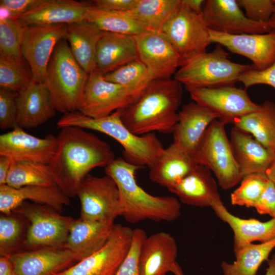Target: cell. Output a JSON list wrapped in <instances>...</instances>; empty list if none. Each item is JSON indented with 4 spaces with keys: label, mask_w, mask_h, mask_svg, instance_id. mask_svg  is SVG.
Here are the masks:
<instances>
[{
    "label": "cell",
    "mask_w": 275,
    "mask_h": 275,
    "mask_svg": "<svg viewBox=\"0 0 275 275\" xmlns=\"http://www.w3.org/2000/svg\"><path fill=\"white\" fill-rule=\"evenodd\" d=\"M139 59L133 36L102 32L95 56L96 69L99 72L105 75Z\"/></svg>",
    "instance_id": "obj_26"
},
{
    "label": "cell",
    "mask_w": 275,
    "mask_h": 275,
    "mask_svg": "<svg viewBox=\"0 0 275 275\" xmlns=\"http://www.w3.org/2000/svg\"><path fill=\"white\" fill-rule=\"evenodd\" d=\"M169 191L182 203L197 207H210L222 200L210 171L200 164Z\"/></svg>",
    "instance_id": "obj_28"
},
{
    "label": "cell",
    "mask_w": 275,
    "mask_h": 275,
    "mask_svg": "<svg viewBox=\"0 0 275 275\" xmlns=\"http://www.w3.org/2000/svg\"><path fill=\"white\" fill-rule=\"evenodd\" d=\"M138 0H96L94 5L98 8L115 12H126L133 10Z\"/></svg>",
    "instance_id": "obj_48"
},
{
    "label": "cell",
    "mask_w": 275,
    "mask_h": 275,
    "mask_svg": "<svg viewBox=\"0 0 275 275\" xmlns=\"http://www.w3.org/2000/svg\"><path fill=\"white\" fill-rule=\"evenodd\" d=\"M245 15L251 20L268 23L273 15L274 6L273 0H237Z\"/></svg>",
    "instance_id": "obj_44"
},
{
    "label": "cell",
    "mask_w": 275,
    "mask_h": 275,
    "mask_svg": "<svg viewBox=\"0 0 275 275\" xmlns=\"http://www.w3.org/2000/svg\"><path fill=\"white\" fill-rule=\"evenodd\" d=\"M105 79L135 91H142L152 80L146 66L139 59L103 75Z\"/></svg>",
    "instance_id": "obj_38"
},
{
    "label": "cell",
    "mask_w": 275,
    "mask_h": 275,
    "mask_svg": "<svg viewBox=\"0 0 275 275\" xmlns=\"http://www.w3.org/2000/svg\"><path fill=\"white\" fill-rule=\"evenodd\" d=\"M114 221L74 219L64 248L71 251L77 262L94 253L107 241Z\"/></svg>",
    "instance_id": "obj_23"
},
{
    "label": "cell",
    "mask_w": 275,
    "mask_h": 275,
    "mask_svg": "<svg viewBox=\"0 0 275 275\" xmlns=\"http://www.w3.org/2000/svg\"><path fill=\"white\" fill-rule=\"evenodd\" d=\"M14 161L8 156L0 155V185L7 184V177Z\"/></svg>",
    "instance_id": "obj_49"
},
{
    "label": "cell",
    "mask_w": 275,
    "mask_h": 275,
    "mask_svg": "<svg viewBox=\"0 0 275 275\" xmlns=\"http://www.w3.org/2000/svg\"><path fill=\"white\" fill-rule=\"evenodd\" d=\"M134 37L139 60L152 80L171 78L182 64L180 56L161 32L149 30Z\"/></svg>",
    "instance_id": "obj_15"
},
{
    "label": "cell",
    "mask_w": 275,
    "mask_h": 275,
    "mask_svg": "<svg viewBox=\"0 0 275 275\" xmlns=\"http://www.w3.org/2000/svg\"><path fill=\"white\" fill-rule=\"evenodd\" d=\"M238 81L242 82L245 89L257 85H268L275 89V61L263 70H257L252 68L244 72Z\"/></svg>",
    "instance_id": "obj_45"
},
{
    "label": "cell",
    "mask_w": 275,
    "mask_h": 275,
    "mask_svg": "<svg viewBox=\"0 0 275 275\" xmlns=\"http://www.w3.org/2000/svg\"><path fill=\"white\" fill-rule=\"evenodd\" d=\"M133 230L115 224L106 243L99 250L53 275H115L130 249Z\"/></svg>",
    "instance_id": "obj_12"
},
{
    "label": "cell",
    "mask_w": 275,
    "mask_h": 275,
    "mask_svg": "<svg viewBox=\"0 0 275 275\" xmlns=\"http://www.w3.org/2000/svg\"><path fill=\"white\" fill-rule=\"evenodd\" d=\"M66 25L23 24L21 51L34 81L45 82L47 65L54 48L61 40L65 39Z\"/></svg>",
    "instance_id": "obj_13"
},
{
    "label": "cell",
    "mask_w": 275,
    "mask_h": 275,
    "mask_svg": "<svg viewBox=\"0 0 275 275\" xmlns=\"http://www.w3.org/2000/svg\"><path fill=\"white\" fill-rule=\"evenodd\" d=\"M90 2L74 0H43L36 7L20 16L25 25L70 24L85 21Z\"/></svg>",
    "instance_id": "obj_22"
},
{
    "label": "cell",
    "mask_w": 275,
    "mask_h": 275,
    "mask_svg": "<svg viewBox=\"0 0 275 275\" xmlns=\"http://www.w3.org/2000/svg\"><path fill=\"white\" fill-rule=\"evenodd\" d=\"M0 275H16L10 256H0Z\"/></svg>",
    "instance_id": "obj_50"
},
{
    "label": "cell",
    "mask_w": 275,
    "mask_h": 275,
    "mask_svg": "<svg viewBox=\"0 0 275 275\" xmlns=\"http://www.w3.org/2000/svg\"><path fill=\"white\" fill-rule=\"evenodd\" d=\"M268 181L264 173H254L244 176L240 181V186L231 194V204L254 208Z\"/></svg>",
    "instance_id": "obj_40"
},
{
    "label": "cell",
    "mask_w": 275,
    "mask_h": 275,
    "mask_svg": "<svg viewBox=\"0 0 275 275\" xmlns=\"http://www.w3.org/2000/svg\"><path fill=\"white\" fill-rule=\"evenodd\" d=\"M147 237L142 229L133 230L130 249L115 275H140L139 257L142 244Z\"/></svg>",
    "instance_id": "obj_42"
},
{
    "label": "cell",
    "mask_w": 275,
    "mask_h": 275,
    "mask_svg": "<svg viewBox=\"0 0 275 275\" xmlns=\"http://www.w3.org/2000/svg\"><path fill=\"white\" fill-rule=\"evenodd\" d=\"M171 272L174 275H184L181 267L177 262L172 266Z\"/></svg>",
    "instance_id": "obj_54"
},
{
    "label": "cell",
    "mask_w": 275,
    "mask_h": 275,
    "mask_svg": "<svg viewBox=\"0 0 275 275\" xmlns=\"http://www.w3.org/2000/svg\"><path fill=\"white\" fill-rule=\"evenodd\" d=\"M195 102L205 107L219 116V120L227 124L235 119L252 113L259 104L250 98L245 89L234 85L187 90Z\"/></svg>",
    "instance_id": "obj_14"
},
{
    "label": "cell",
    "mask_w": 275,
    "mask_h": 275,
    "mask_svg": "<svg viewBox=\"0 0 275 275\" xmlns=\"http://www.w3.org/2000/svg\"><path fill=\"white\" fill-rule=\"evenodd\" d=\"M178 247L169 233L159 232L147 237L140 251V275H167L176 263Z\"/></svg>",
    "instance_id": "obj_25"
},
{
    "label": "cell",
    "mask_w": 275,
    "mask_h": 275,
    "mask_svg": "<svg viewBox=\"0 0 275 275\" xmlns=\"http://www.w3.org/2000/svg\"><path fill=\"white\" fill-rule=\"evenodd\" d=\"M12 212L29 223L24 244L27 250L64 248L73 218L61 214L49 206L26 201Z\"/></svg>",
    "instance_id": "obj_8"
},
{
    "label": "cell",
    "mask_w": 275,
    "mask_h": 275,
    "mask_svg": "<svg viewBox=\"0 0 275 275\" xmlns=\"http://www.w3.org/2000/svg\"><path fill=\"white\" fill-rule=\"evenodd\" d=\"M58 148L49 164L57 185L69 197L76 196L79 185L93 169L105 167L115 159L109 145L85 129L60 128Z\"/></svg>",
    "instance_id": "obj_1"
},
{
    "label": "cell",
    "mask_w": 275,
    "mask_h": 275,
    "mask_svg": "<svg viewBox=\"0 0 275 275\" xmlns=\"http://www.w3.org/2000/svg\"><path fill=\"white\" fill-rule=\"evenodd\" d=\"M18 93L0 89V128L2 130L18 127L16 97Z\"/></svg>",
    "instance_id": "obj_43"
},
{
    "label": "cell",
    "mask_w": 275,
    "mask_h": 275,
    "mask_svg": "<svg viewBox=\"0 0 275 275\" xmlns=\"http://www.w3.org/2000/svg\"><path fill=\"white\" fill-rule=\"evenodd\" d=\"M43 1V0H1L0 7L8 10L12 15L13 19H17L20 16L36 7Z\"/></svg>",
    "instance_id": "obj_47"
},
{
    "label": "cell",
    "mask_w": 275,
    "mask_h": 275,
    "mask_svg": "<svg viewBox=\"0 0 275 275\" xmlns=\"http://www.w3.org/2000/svg\"><path fill=\"white\" fill-rule=\"evenodd\" d=\"M26 200L49 206L58 211L70 203V197L57 185H26L19 188L7 184L0 185V211L2 214H11Z\"/></svg>",
    "instance_id": "obj_24"
},
{
    "label": "cell",
    "mask_w": 275,
    "mask_h": 275,
    "mask_svg": "<svg viewBox=\"0 0 275 275\" xmlns=\"http://www.w3.org/2000/svg\"><path fill=\"white\" fill-rule=\"evenodd\" d=\"M33 80L25 64L0 54V89L18 93Z\"/></svg>",
    "instance_id": "obj_41"
},
{
    "label": "cell",
    "mask_w": 275,
    "mask_h": 275,
    "mask_svg": "<svg viewBox=\"0 0 275 275\" xmlns=\"http://www.w3.org/2000/svg\"><path fill=\"white\" fill-rule=\"evenodd\" d=\"M205 1L203 0H182V2L192 11L202 14L203 8Z\"/></svg>",
    "instance_id": "obj_51"
},
{
    "label": "cell",
    "mask_w": 275,
    "mask_h": 275,
    "mask_svg": "<svg viewBox=\"0 0 275 275\" xmlns=\"http://www.w3.org/2000/svg\"><path fill=\"white\" fill-rule=\"evenodd\" d=\"M6 184L14 188L26 185H57L49 165L24 161L13 162Z\"/></svg>",
    "instance_id": "obj_36"
},
{
    "label": "cell",
    "mask_w": 275,
    "mask_h": 275,
    "mask_svg": "<svg viewBox=\"0 0 275 275\" xmlns=\"http://www.w3.org/2000/svg\"><path fill=\"white\" fill-rule=\"evenodd\" d=\"M202 16L208 28L218 32L238 35L271 32L268 22L249 19L237 0L205 1Z\"/></svg>",
    "instance_id": "obj_16"
},
{
    "label": "cell",
    "mask_w": 275,
    "mask_h": 275,
    "mask_svg": "<svg viewBox=\"0 0 275 275\" xmlns=\"http://www.w3.org/2000/svg\"><path fill=\"white\" fill-rule=\"evenodd\" d=\"M57 148V137L53 134L39 138L19 127L0 135V155L8 156L14 161L49 165Z\"/></svg>",
    "instance_id": "obj_17"
},
{
    "label": "cell",
    "mask_w": 275,
    "mask_h": 275,
    "mask_svg": "<svg viewBox=\"0 0 275 275\" xmlns=\"http://www.w3.org/2000/svg\"><path fill=\"white\" fill-rule=\"evenodd\" d=\"M198 164L193 155L173 143L164 148L149 177L154 183L170 189L192 172Z\"/></svg>",
    "instance_id": "obj_29"
},
{
    "label": "cell",
    "mask_w": 275,
    "mask_h": 275,
    "mask_svg": "<svg viewBox=\"0 0 275 275\" xmlns=\"http://www.w3.org/2000/svg\"><path fill=\"white\" fill-rule=\"evenodd\" d=\"M181 0H138L135 8L127 14L149 30L161 32Z\"/></svg>",
    "instance_id": "obj_35"
},
{
    "label": "cell",
    "mask_w": 275,
    "mask_h": 275,
    "mask_svg": "<svg viewBox=\"0 0 275 275\" xmlns=\"http://www.w3.org/2000/svg\"><path fill=\"white\" fill-rule=\"evenodd\" d=\"M182 84L174 78L151 80L131 104L119 110L124 124L133 133H172L178 121Z\"/></svg>",
    "instance_id": "obj_2"
},
{
    "label": "cell",
    "mask_w": 275,
    "mask_h": 275,
    "mask_svg": "<svg viewBox=\"0 0 275 275\" xmlns=\"http://www.w3.org/2000/svg\"><path fill=\"white\" fill-rule=\"evenodd\" d=\"M27 219L12 212L0 217V255L11 256L21 251L24 246L26 232L24 224Z\"/></svg>",
    "instance_id": "obj_37"
},
{
    "label": "cell",
    "mask_w": 275,
    "mask_h": 275,
    "mask_svg": "<svg viewBox=\"0 0 275 275\" xmlns=\"http://www.w3.org/2000/svg\"><path fill=\"white\" fill-rule=\"evenodd\" d=\"M210 207L232 230L234 250L255 241L262 243L275 238V218L261 222L255 218H240L231 214L222 200L213 203Z\"/></svg>",
    "instance_id": "obj_30"
},
{
    "label": "cell",
    "mask_w": 275,
    "mask_h": 275,
    "mask_svg": "<svg viewBox=\"0 0 275 275\" xmlns=\"http://www.w3.org/2000/svg\"><path fill=\"white\" fill-rule=\"evenodd\" d=\"M102 34L95 25L86 21L66 25L65 39L73 57L88 74L96 69V49Z\"/></svg>",
    "instance_id": "obj_31"
},
{
    "label": "cell",
    "mask_w": 275,
    "mask_h": 275,
    "mask_svg": "<svg viewBox=\"0 0 275 275\" xmlns=\"http://www.w3.org/2000/svg\"><path fill=\"white\" fill-rule=\"evenodd\" d=\"M16 275H53L77 261L65 248H44L21 251L10 256Z\"/></svg>",
    "instance_id": "obj_19"
},
{
    "label": "cell",
    "mask_w": 275,
    "mask_h": 275,
    "mask_svg": "<svg viewBox=\"0 0 275 275\" xmlns=\"http://www.w3.org/2000/svg\"><path fill=\"white\" fill-rule=\"evenodd\" d=\"M89 74L73 57L65 39L56 46L47 65L45 84L57 111L78 110Z\"/></svg>",
    "instance_id": "obj_5"
},
{
    "label": "cell",
    "mask_w": 275,
    "mask_h": 275,
    "mask_svg": "<svg viewBox=\"0 0 275 275\" xmlns=\"http://www.w3.org/2000/svg\"><path fill=\"white\" fill-rule=\"evenodd\" d=\"M161 32L180 56L183 63L206 52L207 48L212 43L209 29L202 14L192 11L182 0Z\"/></svg>",
    "instance_id": "obj_9"
},
{
    "label": "cell",
    "mask_w": 275,
    "mask_h": 275,
    "mask_svg": "<svg viewBox=\"0 0 275 275\" xmlns=\"http://www.w3.org/2000/svg\"><path fill=\"white\" fill-rule=\"evenodd\" d=\"M275 248V238L270 241L245 244L234 250L235 260L231 263L222 261L224 275H256L258 270Z\"/></svg>",
    "instance_id": "obj_33"
},
{
    "label": "cell",
    "mask_w": 275,
    "mask_h": 275,
    "mask_svg": "<svg viewBox=\"0 0 275 275\" xmlns=\"http://www.w3.org/2000/svg\"><path fill=\"white\" fill-rule=\"evenodd\" d=\"M267 261L268 266L265 275H275V254Z\"/></svg>",
    "instance_id": "obj_53"
},
{
    "label": "cell",
    "mask_w": 275,
    "mask_h": 275,
    "mask_svg": "<svg viewBox=\"0 0 275 275\" xmlns=\"http://www.w3.org/2000/svg\"><path fill=\"white\" fill-rule=\"evenodd\" d=\"M219 119L213 111L195 102L183 105L173 132V142L194 156L211 123Z\"/></svg>",
    "instance_id": "obj_20"
},
{
    "label": "cell",
    "mask_w": 275,
    "mask_h": 275,
    "mask_svg": "<svg viewBox=\"0 0 275 275\" xmlns=\"http://www.w3.org/2000/svg\"><path fill=\"white\" fill-rule=\"evenodd\" d=\"M230 141L242 178L251 174H265L275 158V152L235 126L231 129Z\"/></svg>",
    "instance_id": "obj_27"
},
{
    "label": "cell",
    "mask_w": 275,
    "mask_h": 275,
    "mask_svg": "<svg viewBox=\"0 0 275 275\" xmlns=\"http://www.w3.org/2000/svg\"><path fill=\"white\" fill-rule=\"evenodd\" d=\"M234 126L252 135L275 152V104L265 101L256 111L235 119Z\"/></svg>",
    "instance_id": "obj_32"
},
{
    "label": "cell",
    "mask_w": 275,
    "mask_h": 275,
    "mask_svg": "<svg viewBox=\"0 0 275 275\" xmlns=\"http://www.w3.org/2000/svg\"><path fill=\"white\" fill-rule=\"evenodd\" d=\"M225 124L218 119L208 127L194 155L198 164L208 168L214 174L219 186L229 189L242 179Z\"/></svg>",
    "instance_id": "obj_7"
},
{
    "label": "cell",
    "mask_w": 275,
    "mask_h": 275,
    "mask_svg": "<svg viewBox=\"0 0 275 275\" xmlns=\"http://www.w3.org/2000/svg\"><path fill=\"white\" fill-rule=\"evenodd\" d=\"M229 53L217 45L212 51L193 57L183 62L174 78L186 90L234 85L250 65L232 62Z\"/></svg>",
    "instance_id": "obj_6"
},
{
    "label": "cell",
    "mask_w": 275,
    "mask_h": 275,
    "mask_svg": "<svg viewBox=\"0 0 275 275\" xmlns=\"http://www.w3.org/2000/svg\"><path fill=\"white\" fill-rule=\"evenodd\" d=\"M209 39L232 53L253 63L252 68L263 70L275 61V32L232 35L209 29Z\"/></svg>",
    "instance_id": "obj_18"
},
{
    "label": "cell",
    "mask_w": 275,
    "mask_h": 275,
    "mask_svg": "<svg viewBox=\"0 0 275 275\" xmlns=\"http://www.w3.org/2000/svg\"><path fill=\"white\" fill-rule=\"evenodd\" d=\"M22 23L19 19H0V54L25 64L21 51Z\"/></svg>",
    "instance_id": "obj_39"
},
{
    "label": "cell",
    "mask_w": 275,
    "mask_h": 275,
    "mask_svg": "<svg viewBox=\"0 0 275 275\" xmlns=\"http://www.w3.org/2000/svg\"><path fill=\"white\" fill-rule=\"evenodd\" d=\"M85 21L102 32L136 36L149 30L126 12L108 11L92 5L88 9Z\"/></svg>",
    "instance_id": "obj_34"
},
{
    "label": "cell",
    "mask_w": 275,
    "mask_h": 275,
    "mask_svg": "<svg viewBox=\"0 0 275 275\" xmlns=\"http://www.w3.org/2000/svg\"><path fill=\"white\" fill-rule=\"evenodd\" d=\"M143 91H135L108 81L95 69L89 74L78 111L98 119L131 104Z\"/></svg>",
    "instance_id": "obj_10"
},
{
    "label": "cell",
    "mask_w": 275,
    "mask_h": 275,
    "mask_svg": "<svg viewBox=\"0 0 275 275\" xmlns=\"http://www.w3.org/2000/svg\"><path fill=\"white\" fill-rule=\"evenodd\" d=\"M254 208L259 214L275 218V187L269 180Z\"/></svg>",
    "instance_id": "obj_46"
},
{
    "label": "cell",
    "mask_w": 275,
    "mask_h": 275,
    "mask_svg": "<svg viewBox=\"0 0 275 275\" xmlns=\"http://www.w3.org/2000/svg\"><path fill=\"white\" fill-rule=\"evenodd\" d=\"M17 124L21 128H36L56 114L49 91L45 83L32 80L16 97Z\"/></svg>",
    "instance_id": "obj_21"
},
{
    "label": "cell",
    "mask_w": 275,
    "mask_h": 275,
    "mask_svg": "<svg viewBox=\"0 0 275 275\" xmlns=\"http://www.w3.org/2000/svg\"><path fill=\"white\" fill-rule=\"evenodd\" d=\"M57 126L59 129L74 126L104 133L123 147L125 160L143 168L153 167L164 149L154 133L140 136L130 131L123 123L119 110L98 119L86 116L78 111L67 113L59 120Z\"/></svg>",
    "instance_id": "obj_4"
},
{
    "label": "cell",
    "mask_w": 275,
    "mask_h": 275,
    "mask_svg": "<svg viewBox=\"0 0 275 275\" xmlns=\"http://www.w3.org/2000/svg\"><path fill=\"white\" fill-rule=\"evenodd\" d=\"M76 196L80 201V217L83 219L115 221L121 216L119 189L108 175L96 177L88 174L79 185Z\"/></svg>",
    "instance_id": "obj_11"
},
{
    "label": "cell",
    "mask_w": 275,
    "mask_h": 275,
    "mask_svg": "<svg viewBox=\"0 0 275 275\" xmlns=\"http://www.w3.org/2000/svg\"><path fill=\"white\" fill-rule=\"evenodd\" d=\"M143 168L132 164L124 158H115L104 168L105 174L116 182L119 191L121 216L136 224L145 220L172 222L181 214V205L172 196H155L138 183L136 172Z\"/></svg>",
    "instance_id": "obj_3"
},
{
    "label": "cell",
    "mask_w": 275,
    "mask_h": 275,
    "mask_svg": "<svg viewBox=\"0 0 275 275\" xmlns=\"http://www.w3.org/2000/svg\"><path fill=\"white\" fill-rule=\"evenodd\" d=\"M271 32H275V9L273 15L268 22Z\"/></svg>",
    "instance_id": "obj_55"
},
{
    "label": "cell",
    "mask_w": 275,
    "mask_h": 275,
    "mask_svg": "<svg viewBox=\"0 0 275 275\" xmlns=\"http://www.w3.org/2000/svg\"><path fill=\"white\" fill-rule=\"evenodd\" d=\"M265 174L268 180L273 184L275 187V158Z\"/></svg>",
    "instance_id": "obj_52"
}]
</instances>
